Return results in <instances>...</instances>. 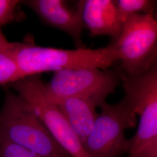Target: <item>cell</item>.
Listing matches in <instances>:
<instances>
[{"label": "cell", "instance_id": "cell-9", "mask_svg": "<svg viewBox=\"0 0 157 157\" xmlns=\"http://www.w3.org/2000/svg\"><path fill=\"white\" fill-rule=\"evenodd\" d=\"M82 17L84 27L93 35L109 36L114 43L119 38L123 23L119 19L115 1H83Z\"/></svg>", "mask_w": 157, "mask_h": 157}, {"label": "cell", "instance_id": "cell-5", "mask_svg": "<svg viewBox=\"0 0 157 157\" xmlns=\"http://www.w3.org/2000/svg\"><path fill=\"white\" fill-rule=\"evenodd\" d=\"M113 45L124 73L137 76L148 69L157 62V22L154 13L128 17Z\"/></svg>", "mask_w": 157, "mask_h": 157}, {"label": "cell", "instance_id": "cell-12", "mask_svg": "<svg viewBox=\"0 0 157 157\" xmlns=\"http://www.w3.org/2000/svg\"><path fill=\"white\" fill-rule=\"evenodd\" d=\"M22 1L0 0V28L15 22L22 21L25 15L19 9Z\"/></svg>", "mask_w": 157, "mask_h": 157}, {"label": "cell", "instance_id": "cell-6", "mask_svg": "<svg viewBox=\"0 0 157 157\" xmlns=\"http://www.w3.org/2000/svg\"><path fill=\"white\" fill-rule=\"evenodd\" d=\"M118 72L97 67L63 69L55 72L50 82L45 84L51 100L78 97L100 107L114 93L119 83Z\"/></svg>", "mask_w": 157, "mask_h": 157}, {"label": "cell", "instance_id": "cell-10", "mask_svg": "<svg viewBox=\"0 0 157 157\" xmlns=\"http://www.w3.org/2000/svg\"><path fill=\"white\" fill-rule=\"evenodd\" d=\"M54 103L83 145L98 117L96 107L90 101L78 97L65 98Z\"/></svg>", "mask_w": 157, "mask_h": 157}, {"label": "cell", "instance_id": "cell-13", "mask_svg": "<svg viewBox=\"0 0 157 157\" xmlns=\"http://www.w3.org/2000/svg\"><path fill=\"white\" fill-rule=\"evenodd\" d=\"M19 79L20 76L11 56L0 54V84L8 85Z\"/></svg>", "mask_w": 157, "mask_h": 157}, {"label": "cell", "instance_id": "cell-2", "mask_svg": "<svg viewBox=\"0 0 157 157\" xmlns=\"http://www.w3.org/2000/svg\"><path fill=\"white\" fill-rule=\"evenodd\" d=\"M0 139L40 157H71L54 139L28 103L6 90L0 112Z\"/></svg>", "mask_w": 157, "mask_h": 157}, {"label": "cell", "instance_id": "cell-8", "mask_svg": "<svg viewBox=\"0 0 157 157\" xmlns=\"http://www.w3.org/2000/svg\"><path fill=\"white\" fill-rule=\"evenodd\" d=\"M83 1L74 10L63 0H27L22 4L32 10L47 25L59 29L74 40L77 49L83 48L82 36L84 25L82 17Z\"/></svg>", "mask_w": 157, "mask_h": 157}, {"label": "cell", "instance_id": "cell-1", "mask_svg": "<svg viewBox=\"0 0 157 157\" xmlns=\"http://www.w3.org/2000/svg\"><path fill=\"white\" fill-rule=\"evenodd\" d=\"M6 54L15 62L20 78L63 69H106L119 61L113 44L98 49L63 50L37 45L29 36L23 42L10 43Z\"/></svg>", "mask_w": 157, "mask_h": 157}, {"label": "cell", "instance_id": "cell-11", "mask_svg": "<svg viewBox=\"0 0 157 157\" xmlns=\"http://www.w3.org/2000/svg\"><path fill=\"white\" fill-rule=\"evenodd\" d=\"M116 1L118 17L121 22L134 14L154 13L155 1L118 0Z\"/></svg>", "mask_w": 157, "mask_h": 157}, {"label": "cell", "instance_id": "cell-7", "mask_svg": "<svg viewBox=\"0 0 157 157\" xmlns=\"http://www.w3.org/2000/svg\"><path fill=\"white\" fill-rule=\"evenodd\" d=\"M91 133L83 144L91 157H119L128 151L125 130L135 127L136 118L129 101L124 97L118 104L107 102L100 106Z\"/></svg>", "mask_w": 157, "mask_h": 157}, {"label": "cell", "instance_id": "cell-4", "mask_svg": "<svg viewBox=\"0 0 157 157\" xmlns=\"http://www.w3.org/2000/svg\"><path fill=\"white\" fill-rule=\"evenodd\" d=\"M10 87L26 101L57 143L71 157H91L56 104L51 100L40 75L20 78Z\"/></svg>", "mask_w": 157, "mask_h": 157}, {"label": "cell", "instance_id": "cell-3", "mask_svg": "<svg viewBox=\"0 0 157 157\" xmlns=\"http://www.w3.org/2000/svg\"><path fill=\"white\" fill-rule=\"evenodd\" d=\"M125 98L140 121L129 140L128 157H157V64L137 76L118 71Z\"/></svg>", "mask_w": 157, "mask_h": 157}, {"label": "cell", "instance_id": "cell-14", "mask_svg": "<svg viewBox=\"0 0 157 157\" xmlns=\"http://www.w3.org/2000/svg\"><path fill=\"white\" fill-rule=\"evenodd\" d=\"M0 157H40L15 143L0 139Z\"/></svg>", "mask_w": 157, "mask_h": 157}, {"label": "cell", "instance_id": "cell-15", "mask_svg": "<svg viewBox=\"0 0 157 157\" xmlns=\"http://www.w3.org/2000/svg\"><path fill=\"white\" fill-rule=\"evenodd\" d=\"M10 45V42H9L6 39L5 36L1 32L0 28V54L6 53Z\"/></svg>", "mask_w": 157, "mask_h": 157}]
</instances>
